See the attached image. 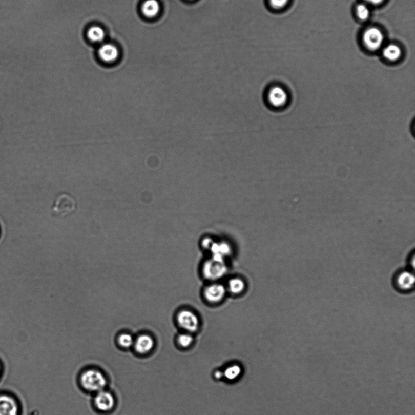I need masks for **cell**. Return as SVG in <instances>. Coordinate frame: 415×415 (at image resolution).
Returning a JSON list of instances; mask_svg holds the SVG:
<instances>
[{"mask_svg": "<svg viewBox=\"0 0 415 415\" xmlns=\"http://www.w3.org/2000/svg\"><path fill=\"white\" fill-rule=\"evenodd\" d=\"M19 408L17 402L8 395L0 396V415H18Z\"/></svg>", "mask_w": 415, "mask_h": 415, "instance_id": "obj_11", "label": "cell"}, {"mask_svg": "<svg viewBox=\"0 0 415 415\" xmlns=\"http://www.w3.org/2000/svg\"><path fill=\"white\" fill-rule=\"evenodd\" d=\"M227 267L224 262L212 259L205 261L202 266V273L209 280L216 281L226 274Z\"/></svg>", "mask_w": 415, "mask_h": 415, "instance_id": "obj_4", "label": "cell"}, {"mask_svg": "<svg viewBox=\"0 0 415 415\" xmlns=\"http://www.w3.org/2000/svg\"><path fill=\"white\" fill-rule=\"evenodd\" d=\"M98 54L101 60L104 62H113L118 57L119 51L116 46L111 44H106L99 48Z\"/></svg>", "mask_w": 415, "mask_h": 415, "instance_id": "obj_13", "label": "cell"}, {"mask_svg": "<svg viewBox=\"0 0 415 415\" xmlns=\"http://www.w3.org/2000/svg\"><path fill=\"white\" fill-rule=\"evenodd\" d=\"M77 210L76 201L69 194L62 193L57 196L52 207V214L55 218H66Z\"/></svg>", "mask_w": 415, "mask_h": 415, "instance_id": "obj_2", "label": "cell"}, {"mask_svg": "<svg viewBox=\"0 0 415 415\" xmlns=\"http://www.w3.org/2000/svg\"><path fill=\"white\" fill-rule=\"evenodd\" d=\"M80 384L85 390L90 392H99L104 390L107 380L102 371L96 369H89L81 374Z\"/></svg>", "mask_w": 415, "mask_h": 415, "instance_id": "obj_1", "label": "cell"}, {"mask_svg": "<svg viewBox=\"0 0 415 415\" xmlns=\"http://www.w3.org/2000/svg\"><path fill=\"white\" fill-rule=\"evenodd\" d=\"M212 259L224 262L225 257L230 255L231 253V248L229 244L225 242L221 243H215L210 248Z\"/></svg>", "mask_w": 415, "mask_h": 415, "instance_id": "obj_12", "label": "cell"}, {"mask_svg": "<svg viewBox=\"0 0 415 415\" xmlns=\"http://www.w3.org/2000/svg\"><path fill=\"white\" fill-rule=\"evenodd\" d=\"M177 323L180 328L188 333L197 332L199 327L198 316L189 310H182L176 317Z\"/></svg>", "mask_w": 415, "mask_h": 415, "instance_id": "obj_5", "label": "cell"}, {"mask_svg": "<svg viewBox=\"0 0 415 415\" xmlns=\"http://www.w3.org/2000/svg\"><path fill=\"white\" fill-rule=\"evenodd\" d=\"M159 11L160 5L157 0H146L142 4V12L147 17H156Z\"/></svg>", "mask_w": 415, "mask_h": 415, "instance_id": "obj_14", "label": "cell"}, {"mask_svg": "<svg viewBox=\"0 0 415 415\" xmlns=\"http://www.w3.org/2000/svg\"><path fill=\"white\" fill-rule=\"evenodd\" d=\"M204 295L209 302L217 303L224 299L225 289L222 284H212L205 289Z\"/></svg>", "mask_w": 415, "mask_h": 415, "instance_id": "obj_10", "label": "cell"}, {"mask_svg": "<svg viewBox=\"0 0 415 415\" xmlns=\"http://www.w3.org/2000/svg\"><path fill=\"white\" fill-rule=\"evenodd\" d=\"M105 32L102 28L94 26L91 27L88 31V37L90 40L94 42H101L105 38Z\"/></svg>", "mask_w": 415, "mask_h": 415, "instance_id": "obj_17", "label": "cell"}, {"mask_svg": "<svg viewBox=\"0 0 415 415\" xmlns=\"http://www.w3.org/2000/svg\"><path fill=\"white\" fill-rule=\"evenodd\" d=\"M134 339L133 337L129 334V333L123 332L119 334L117 338V343L120 346L123 348H130L133 346Z\"/></svg>", "mask_w": 415, "mask_h": 415, "instance_id": "obj_19", "label": "cell"}, {"mask_svg": "<svg viewBox=\"0 0 415 415\" xmlns=\"http://www.w3.org/2000/svg\"><path fill=\"white\" fill-rule=\"evenodd\" d=\"M193 342H194V338L189 333H184V334H181L178 336L177 343L181 348L190 347Z\"/></svg>", "mask_w": 415, "mask_h": 415, "instance_id": "obj_20", "label": "cell"}, {"mask_svg": "<svg viewBox=\"0 0 415 415\" xmlns=\"http://www.w3.org/2000/svg\"><path fill=\"white\" fill-rule=\"evenodd\" d=\"M382 54L387 60L394 61H396L400 57L401 51L398 46L391 44L387 46L384 48Z\"/></svg>", "mask_w": 415, "mask_h": 415, "instance_id": "obj_15", "label": "cell"}, {"mask_svg": "<svg viewBox=\"0 0 415 415\" xmlns=\"http://www.w3.org/2000/svg\"><path fill=\"white\" fill-rule=\"evenodd\" d=\"M115 399L109 391L102 390L97 392L94 397V403L98 410L109 412L115 406Z\"/></svg>", "mask_w": 415, "mask_h": 415, "instance_id": "obj_6", "label": "cell"}, {"mask_svg": "<svg viewBox=\"0 0 415 415\" xmlns=\"http://www.w3.org/2000/svg\"><path fill=\"white\" fill-rule=\"evenodd\" d=\"M155 341L151 335L147 334L139 335L135 339L134 349L137 353L145 355L149 353L155 347Z\"/></svg>", "mask_w": 415, "mask_h": 415, "instance_id": "obj_8", "label": "cell"}, {"mask_svg": "<svg viewBox=\"0 0 415 415\" xmlns=\"http://www.w3.org/2000/svg\"><path fill=\"white\" fill-rule=\"evenodd\" d=\"M363 39L366 47L369 50H377L383 43L384 35L380 29L371 28L365 32Z\"/></svg>", "mask_w": 415, "mask_h": 415, "instance_id": "obj_7", "label": "cell"}, {"mask_svg": "<svg viewBox=\"0 0 415 415\" xmlns=\"http://www.w3.org/2000/svg\"><path fill=\"white\" fill-rule=\"evenodd\" d=\"M411 261H414V253H413V254H412V256H411ZM410 264H409V265L410 266V268H411V266H412V267H413V269H414V264H413V263H414V262H413V263H411V262H410ZM411 269V270H412V269H411H411Z\"/></svg>", "mask_w": 415, "mask_h": 415, "instance_id": "obj_26", "label": "cell"}, {"mask_svg": "<svg viewBox=\"0 0 415 415\" xmlns=\"http://www.w3.org/2000/svg\"><path fill=\"white\" fill-rule=\"evenodd\" d=\"M357 14L359 18L365 21L370 16V12L367 6L360 4L358 5L357 8Z\"/></svg>", "mask_w": 415, "mask_h": 415, "instance_id": "obj_21", "label": "cell"}, {"mask_svg": "<svg viewBox=\"0 0 415 415\" xmlns=\"http://www.w3.org/2000/svg\"><path fill=\"white\" fill-rule=\"evenodd\" d=\"M228 286L231 292L234 294H240L243 292L245 289V283L243 280L238 279V278H234L230 280Z\"/></svg>", "mask_w": 415, "mask_h": 415, "instance_id": "obj_18", "label": "cell"}, {"mask_svg": "<svg viewBox=\"0 0 415 415\" xmlns=\"http://www.w3.org/2000/svg\"><path fill=\"white\" fill-rule=\"evenodd\" d=\"M214 241L212 240L211 238H206L204 239V240L202 242V246H203L206 249H210L212 245L213 244Z\"/></svg>", "mask_w": 415, "mask_h": 415, "instance_id": "obj_23", "label": "cell"}, {"mask_svg": "<svg viewBox=\"0 0 415 415\" xmlns=\"http://www.w3.org/2000/svg\"><path fill=\"white\" fill-rule=\"evenodd\" d=\"M267 100L270 106L273 107H283L287 103V93L282 88L274 87L269 90L267 94Z\"/></svg>", "mask_w": 415, "mask_h": 415, "instance_id": "obj_9", "label": "cell"}, {"mask_svg": "<svg viewBox=\"0 0 415 415\" xmlns=\"http://www.w3.org/2000/svg\"><path fill=\"white\" fill-rule=\"evenodd\" d=\"M0 369H1V368H0Z\"/></svg>", "mask_w": 415, "mask_h": 415, "instance_id": "obj_27", "label": "cell"}, {"mask_svg": "<svg viewBox=\"0 0 415 415\" xmlns=\"http://www.w3.org/2000/svg\"><path fill=\"white\" fill-rule=\"evenodd\" d=\"M224 377L223 372H221V371H217L215 372V377L218 379V380H220Z\"/></svg>", "mask_w": 415, "mask_h": 415, "instance_id": "obj_24", "label": "cell"}, {"mask_svg": "<svg viewBox=\"0 0 415 415\" xmlns=\"http://www.w3.org/2000/svg\"><path fill=\"white\" fill-rule=\"evenodd\" d=\"M289 0H270L271 6L274 8L280 9L285 6Z\"/></svg>", "mask_w": 415, "mask_h": 415, "instance_id": "obj_22", "label": "cell"}, {"mask_svg": "<svg viewBox=\"0 0 415 415\" xmlns=\"http://www.w3.org/2000/svg\"><path fill=\"white\" fill-rule=\"evenodd\" d=\"M242 372L239 365H233L225 369L223 372L224 377L227 380L233 381L237 380Z\"/></svg>", "mask_w": 415, "mask_h": 415, "instance_id": "obj_16", "label": "cell"}, {"mask_svg": "<svg viewBox=\"0 0 415 415\" xmlns=\"http://www.w3.org/2000/svg\"><path fill=\"white\" fill-rule=\"evenodd\" d=\"M393 285L397 291L402 293L413 291L414 286L413 273L408 269L398 270L393 277Z\"/></svg>", "mask_w": 415, "mask_h": 415, "instance_id": "obj_3", "label": "cell"}, {"mask_svg": "<svg viewBox=\"0 0 415 415\" xmlns=\"http://www.w3.org/2000/svg\"><path fill=\"white\" fill-rule=\"evenodd\" d=\"M366 1L371 3V4L372 5H378L380 4V3L383 2L384 0H366Z\"/></svg>", "mask_w": 415, "mask_h": 415, "instance_id": "obj_25", "label": "cell"}]
</instances>
